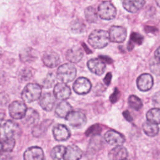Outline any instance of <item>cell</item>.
I'll list each match as a JSON object with an SVG mask.
<instances>
[{
	"label": "cell",
	"instance_id": "6da1fadb",
	"mask_svg": "<svg viewBox=\"0 0 160 160\" xmlns=\"http://www.w3.org/2000/svg\"><path fill=\"white\" fill-rule=\"evenodd\" d=\"M109 42L108 32L104 30L96 29L93 31L89 36L88 42L95 49L105 48Z\"/></svg>",
	"mask_w": 160,
	"mask_h": 160
},
{
	"label": "cell",
	"instance_id": "7a4b0ae2",
	"mask_svg": "<svg viewBox=\"0 0 160 160\" xmlns=\"http://www.w3.org/2000/svg\"><path fill=\"white\" fill-rule=\"evenodd\" d=\"M21 129L14 121L8 120L0 123V138L2 140L14 138L16 135H19Z\"/></svg>",
	"mask_w": 160,
	"mask_h": 160
},
{
	"label": "cell",
	"instance_id": "3957f363",
	"mask_svg": "<svg viewBox=\"0 0 160 160\" xmlns=\"http://www.w3.org/2000/svg\"><path fill=\"white\" fill-rule=\"evenodd\" d=\"M76 76V68L71 63H66L61 65L58 70L56 76L59 80L64 83H68L73 81Z\"/></svg>",
	"mask_w": 160,
	"mask_h": 160
},
{
	"label": "cell",
	"instance_id": "277c9868",
	"mask_svg": "<svg viewBox=\"0 0 160 160\" xmlns=\"http://www.w3.org/2000/svg\"><path fill=\"white\" fill-rule=\"evenodd\" d=\"M42 89L40 85L36 83H29L21 92L22 100L26 102H31L38 100L41 95Z\"/></svg>",
	"mask_w": 160,
	"mask_h": 160
},
{
	"label": "cell",
	"instance_id": "5b68a950",
	"mask_svg": "<svg viewBox=\"0 0 160 160\" xmlns=\"http://www.w3.org/2000/svg\"><path fill=\"white\" fill-rule=\"evenodd\" d=\"M98 15L104 20L113 19L116 15V9L110 1H103L98 7Z\"/></svg>",
	"mask_w": 160,
	"mask_h": 160
},
{
	"label": "cell",
	"instance_id": "8992f818",
	"mask_svg": "<svg viewBox=\"0 0 160 160\" xmlns=\"http://www.w3.org/2000/svg\"><path fill=\"white\" fill-rule=\"evenodd\" d=\"M27 110L26 105L21 101H15L9 106L10 116L15 119H22Z\"/></svg>",
	"mask_w": 160,
	"mask_h": 160
},
{
	"label": "cell",
	"instance_id": "52a82bcc",
	"mask_svg": "<svg viewBox=\"0 0 160 160\" xmlns=\"http://www.w3.org/2000/svg\"><path fill=\"white\" fill-rule=\"evenodd\" d=\"M69 124L74 128H80L86 122V115L81 111H71L65 118Z\"/></svg>",
	"mask_w": 160,
	"mask_h": 160
},
{
	"label": "cell",
	"instance_id": "ba28073f",
	"mask_svg": "<svg viewBox=\"0 0 160 160\" xmlns=\"http://www.w3.org/2000/svg\"><path fill=\"white\" fill-rule=\"evenodd\" d=\"M109 41L113 42H122L126 39L127 32L126 29L119 26H112L109 29L108 33Z\"/></svg>",
	"mask_w": 160,
	"mask_h": 160
},
{
	"label": "cell",
	"instance_id": "9c48e42d",
	"mask_svg": "<svg viewBox=\"0 0 160 160\" xmlns=\"http://www.w3.org/2000/svg\"><path fill=\"white\" fill-rule=\"evenodd\" d=\"M91 86V83L88 78L79 77L74 82L73 89L78 94H85L90 91Z\"/></svg>",
	"mask_w": 160,
	"mask_h": 160
},
{
	"label": "cell",
	"instance_id": "30bf717a",
	"mask_svg": "<svg viewBox=\"0 0 160 160\" xmlns=\"http://www.w3.org/2000/svg\"><path fill=\"white\" fill-rule=\"evenodd\" d=\"M105 141L111 145L120 146L125 142L124 136L120 132L114 131H108L104 134Z\"/></svg>",
	"mask_w": 160,
	"mask_h": 160
},
{
	"label": "cell",
	"instance_id": "8fae6325",
	"mask_svg": "<svg viewBox=\"0 0 160 160\" xmlns=\"http://www.w3.org/2000/svg\"><path fill=\"white\" fill-rule=\"evenodd\" d=\"M54 96L58 99L66 100L68 99L71 94L70 88L64 82L56 84L54 88Z\"/></svg>",
	"mask_w": 160,
	"mask_h": 160
},
{
	"label": "cell",
	"instance_id": "7c38bea8",
	"mask_svg": "<svg viewBox=\"0 0 160 160\" xmlns=\"http://www.w3.org/2000/svg\"><path fill=\"white\" fill-rule=\"evenodd\" d=\"M153 86V78L148 73L141 74L137 79V86L141 91H147L151 89Z\"/></svg>",
	"mask_w": 160,
	"mask_h": 160
},
{
	"label": "cell",
	"instance_id": "4fadbf2b",
	"mask_svg": "<svg viewBox=\"0 0 160 160\" xmlns=\"http://www.w3.org/2000/svg\"><path fill=\"white\" fill-rule=\"evenodd\" d=\"M43 150L38 146H32L28 148L24 153V160H44Z\"/></svg>",
	"mask_w": 160,
	"mask_h": 160
},
{
	"label": "cell",
	"instance_id": "5bb4252c",
	"mask_svg": "<svg viewBox=\"0 0 160 160\" xmlns=\"http://www.w3.org/2000/svg\"><path fill=\"white\" fill-rule=\"evenodd\" d=\"M87 65L89 69L92 72L98 76L102 75L106 69L105 63L102 60L98 58L91 59L88 61Z\"/></svg>",
	"mask_w": 160,
	"mask_h": 160
},
{
	"label": "cell",
	"instance_id": "9a60e30c",
	"mask_svg": "<svg viewBox=\"0 0 160 160\" xmlns=\"http://www.w3.org/2000/svg\"><path fill=\"white\" fill-rule=\"evenodd\" d=\"M82 156V151L76 145H69L65 148L64 160H79Z\"/></svg>",
	"mask_w": 160,
	"mask_h": 160
},
{
	"label": "cell",
	"instance_id": "2e32d148",
	"mask_svg": "<svg viewBox=\"0 0 160 160\" xmlns=\"http://www.w3.org/2000/svg\"><path fill=\"white\" fill-rule=\"evenodd\" d=\"M52 133L54 139L58 141H66L71 136L69 130L64 124H58L54 126Z\"/></svg>",
	"mask_w": 160,
	"mask_h": 160
},
{
	"label": "cell",
	"instance_id": "e0dca14e",
	"mask_svg": "<svg viewBox=\"0 0 160 160\" xmlns=\"http://www.w3.org/2000/svg\"><path fill=\"white\" fill-rule=\"evenodd\" d=\"M42 60L45 66L52 68L56 67L59 64L60 57L57 52L51 51L43 54Z\"/></svg>",
	"mask_w": 160,
	"mask_h": 160
},
{
	"label": "cell",
	"instance_id": "ac0fdd59",
	"mask_svg": "<svg viewBox=\"0 0 160 160\" xmlns=\"http://www.w3.org/2000/svg\"><path fill=\"white\" fill-rule=\"evenodd\" d=\"M84 53L82 49L78 46L71 48L66 52V58L67 60L72 63L79 62L82 59Z\"/></svg>",
	"mask_w": 160,
	"mask_h": 160
},
{
	"label": "cell",
	"instance_id": "d6986e66",
	"mask_svg": "<svg viewBox=\"0 0 160 160\" xmlns=\"http://www.w3.org/2000/svg\"><path fill=\"white\" fill-rule=\"evenodd\" d=\"M39 99V104L41 107L45 111H49L52 109L55 104V97L50 92L44 93L42 95Z\"/></svg>",
	"mask_w": 160,
	"mask_h": 160
},
{
	"label": "cell",
	"instance_id": "ffe728a7",
	"mask_svg": "<svg viewBox=\"0 0 160 160\" xmlns=\"http://www.w3.org/2000/svg\"><path fill=\"white\" fill-rule=\"evenodd\" d=\"M145 0H122V6L128 12L134 13L139 11L144 5Z\"/></svg>",
	"mask_w": 160,
	"mask_h": 160
},
{
	"label": "cell",
	"instance_id": "44dd1931",
	"mask_svg": "<svg viewBox=\"0 0 160 160\" xmlns=\"http://www.w3.org/2000/svg\"><path fill=\"white\" fill-rule=\"evenodd\" d=\"M109 156L111 160H121L126 158L128 156V151L122 145L116 146L110 151Z\"/></svg>",
	"mask_w": 160,
	"mask_h": 160
},
{
	"label": "cell",
	"instance_id": "7402d4cb",
	"mask_svg": "<svg viewBox=\"0 0 160 160\" xmlns=\"http://www.w3.org/2000/svg\"><path fill=\"white\" fill-rule=\"evenodd\" d=\"M72 106L66 101L60 102L55 109L56 114L61 118H66L68 114L72 111Z\"/></svg>",
	"mask_w": 160,
	"mask_h": 160
},
{
	"label": "cell",
	"instance_id": "603a6c76",
	"mask_svg": "<svg viewBox=\"0 0 160 160\" xmlns=\"http://www.w3.org/2000/svg\"><path fill=\"white\" fill-rule=\"evenodd\" d=\"M24 122L28 125H32L36 124L39 119V115L38 112L32 108L27 109L25 115L23 118Z\"/></svg>",
	"mask_w": 160,
	"mask_h": 160
},
{
	"label": "cell",
	"instance_id": "cb8c5ba5",
	"mask_svg": "<svg viewBox=\"0 0 160 160\" xmlns=\"http://www.w3.org/2000/svg\"><path fill=\"white\" fill-rule=\"evenodd\" d=\"M142 129L145 134L150 137H154L156 136L159 132L158 124L150 122L149 121L145 122L142 125Z\"/></svg>",
	"mask_w": 160,
	"mask_h": 160
},
{
	"label": "cell",
	"instance_id": "d4e9b609",
	"mask_svg": "<svg viewBox=\"0 0 160 160\" xmlns=\"http://www.w3.org/2000/svg\"><path fill=\"white\" fill-rule=\"evenodd\" d=\"M20 59L22 62H32L36 58V52L31 48H26L22 50L19 54Z\"/></svg>",
	"mask_w": 160,
	"mask_h": 160
},
{
	"label": "cell",
	"instance_id": "484cf974",
	"mask_svg": "<svg viewBox=\"0 0 160 160\" xmlns=\"http://www.w3.org/2000/svg\"><path fill=\"white\" fill-rule=\"evenodd\" d=\"M144 38L143 36L138 33V32H132L130 36L129 41L128 44V51H131L134 47V45H140L143 42Z\"/></svg>",
	"mask_w": 160,
	"mask_h": 160
},
{
	"label": "cell",
	"instance_id": "4316f807",
	"mask_svg": "<svg viewBox=\"0 0 160 160\" xmlns=\"http://www.w3.org/2000/svg\"><path fill=\"white\" fill-rule=\"evenodd\" d=\"M146 118L148 121L159 124L160 121L159 109L158 108H155L149 110L146 113Z\"/></svg>",
	"mask_w": 160,
	"mask_h": 160
},
{
	"label": "cell",
	"instance_id": "83f0119b",
	"mask_svg": "<svg viewBox=\"0 0 160 160\" xmlns=\"http://www.w3.org/2000/svg\"><path fill=\"white\" fill-rule=\"evenodd\" d=\"M86 21L89 23H94L98 21V15L96 9L92 6H89L84 10Z\"/></svg>",
	"mask_w": 160,
	"mask_h": 160
},
{
	"label": "cell",
	"instance_id": "f1b7e54d",
	"mask_svg": "<svg viewBox=\"0 0 160 160\" xmlns=\"http://www.w3.org/2000/svg\"><path fill=\"white\" fill-rule=\"evenodd\" d=\"M51 122L49 120L44 121L41 123V124H38L35 126L32 131V133L34 136L39 137L41 136L45 131L48 129L49 126L50 125Z\"/></svg>",
	"mask_w": 160,
	"mask_h": 160
},
{
	"label": "cell",
	"instance_id": "f546056e",
	"mask_svg": "<svg viewBox=\"0 0 160 160\" xmlns=\"http://www.w3.org/2000/svg\"><path fill=\"white\" fill-rule=\"evenodd\" d=\"M64 146L59 145L54 147L51 151V156L53 160H64V154L65 151Z\"/></svg>",
	"mask_w": 160,
	"mask_h": 160
},
{
	"label": "cell",
	"instance_id": "4dcf8cb0",
	"mask_svg": "<svg viewBox=\"0 0 160 160\" xmlns=\"http://www.w3.org/2000/svg\"><path fill=\"white\" fill-rule=\"evenodd\" d=\"M71 30L74 33H81L86 28V25L79 19H75L72 21L70 25Z\"/></svg>",
	"mask_w": 160,
	"mask_h": 160
},
{
	"label": "cell",
	"instance_id": "1f68e13d",
	"mask_svg": "<svg viewBox=\"0 0 160 160\" xmlns=\"http://www.w3.org/2000/svg\"><path fill=\"white\" fill-rule=\"evenodd\" d=\"M128 104L131 108L136 111L139 110L142 106V102L141 100L135 95H131L129 97Z\"/></svg>",
	"mask_w": 160,
	"mask_h": 160
},
{
	"label": "cell",
	"instance_id": "d6a6232c",
	"mask_svg": "<svg viewBox=\"0 0 160 160\" xmlns=\"http://www.w3.org/2000/svg\"><path fill=\"white\" fill-rule=\"evenodd\" d=\"M15 139L9 138L2 140L1 143L2 146V151L5 152H11L13 150L15 146Z\"/></svg>",
	"mask_w": 160,
	"mask_h": 160
},
{
	"label": "cell",
	"instance_id": "836d02e7",
	"mask_svg": "<svg viewBox=\"0 0 160 160\" xmlns=\"http://www.w3.org/2000/svg\"><path fill=\"white\" fill-rule=\"evenodd\" d=\"M56 81V76L52 72L48 74L42 82V87L44 88H51L54 84Z\"/></svg>",
	"mask_w": 160,
	"mask_h": 160
},
{
	"label": "cell",
	"instance_id": "e575fe53",
	"mask_svg": "<svg viewBox=\"0 0 160 160\" xmlns=\"http://www.w3.org/2000/svg\"><path fill=\"white\" fill-rule=\"evenodd\" d=\"M32 71L29 68H24L22 69L19 74V79L21 81H27L31 79L32 77Z\"/></svg>",
	"mask_w": 160,
	"mask_h": 160
},
{
	"label": "cell",
	"instance_id": "d590c367",
	"mask_svg": "<svg viewBox=\"0 0 160 160\" xmlns=\"http://www.w3.org/2000/svg\"><path fill=\"white\" fill-rule=\"evenodd\" d=\"M101 131V126L99 124H94L87 129L86 132V134L87 136H97L99 134Z\"/></svg>",
	"mask_w": 160,
	"mask_h": 160
},
{
	"label": "cell",
	"instance_id": "8d00e7d4",
	"mask_svg": "<svg viewBox=\"0 0 160 160\" xmlns=\"http://www.w3.org/2000/svg\"><path fill=\"white\" fill-rule=\"evenodd\" d=\"M150 69L151 71L156 75H159V61H152L150 64Z\"/></svg>",
	"mask_w": 160,
	"mask_h": 160
},
{
	"label": "cell",
	"instance_id": "74e56055",
	"mask_svg": "<svg viewBox=\"0 0 160 160\" xmlns=\"http://www.w3.org/2000/svg\"><path fill=\"white\" fill-rule=\"evenodd\" d=\"M119 96H120V91L118 90V88H115L114 90V92L109 97V99H110V101L112 102V103H114L116 102L119 98Z\"/></svg>",
	"mask_w": 160,
	"mask_h": 160
},
{
	"label": "cell",
	"instance_id": "f35d334b",
	"mask_svg": "<svg viewBox=\"0 0 160 160\" xmlns=\"http://www.w3.org/2000/svg\"><path fill=\"white\" fill-rule=\"evenodd\" d=\"M9 98L5 92H0V106H4L9 102Z\"/></svg>",
	"mask_w": 160,
	"mask_h": 160
},
{
	"label": "cell",
	"instance_id": "ab89813d",
	"mask_svg": "<svg viewBox=\"0 0 160 160\" xmlns=\"http://www.w3.org/2000/svg\"><path fill=\"white\" fill-rule=\"evenodd\" d=\"M111 78H112V74H111V72H108L106 74L104 79V83L107 86H109V84L111 83Z\"/></svg>",
	"mask_w": 160,
	"mask_h": 160
},
{
	"label": "cell",
	"instance_id": "60d3db41",
	"mask_svg": "<svg viewBox=\"0 0 160 160\" xmlns=\"http://www.w3.org/2000/svg\"><path fill=\"white\" fill-rule=\"evenodd\" d=\"M144 30L148 33V32H157L158 31V29L156 27H152V26H146L144 28Z\"/></svg>",
	"mask_w": 160,
	"mask_h": 160
},
{
	"label": "cell",
	"instance_id": "b9f144b4",
	"mask_svg": "<svg viewBox=\"0 0 160 160\" xmlns=\"http://www.w3.org/2000/svg\"><path fill=\"white\" fill-rule=\"evenodd\" d=\"M99 59L102 60L104 62H107L108 64L112 62V59H111L109 57L105 56H99Z\"/></svg>",
	"mask_w": 160,
	"mask_h": 160
},
{
	"label": "cell",
	"instance_id": "7bdbcfd3",
	"mask_svg": "<svg viewBox=\"0 0 160 160\" xmlns=\"http://www.w3.org/2000/svg\"><path fill=\"white\" fill-rule=\"evenodd\" d=\"M122 114H123V116H124V118H125L127 121H129V122L132 121V116H131V114H130V113H129V112L128 111H124Z\"/></svg>",
	"mask_w": 160,
	"mask_h": 160
},
{
	"label": "cell",
	"instance_id": "ee69618b",
	"mask_svg": "<svg viewBox=\"0 0 160 160\" xmlns=\"http://www.w3.org/2000/svg\"><path fill=\"white\" fill-rule=\"evenodd\" d=\"M152 102L153 103L155 104H159V92H158L156 94H154V96H153L152 98Z\"/></svg>",
	"mask_w": 160,
	"mask_h": 160
},
{
	"label": "cell",
	"instance_id": "f6af8a7d",
	"mask_svg": "<svg viewBox=\"0 0 160 160\" xmlns=\"http://www.w3.org/2000/svg\"><path fill=\"white\" fill-rule=\"evenodd\" d=\"M5 81V74L4 72L0 71V84L4 83Z\"/></svg>",
	"mask_w": 160,
	"mask_h": 160
},
{
	"label": "cell",
	"instance_id": "bcb514c9",
	"mask_svg": "<svg viewBox=\"0 0 160 160\" xmlns=\"http://www.w3.org/2000/svg\"><path fill=\"white\" fill-rule=\"evenodd\" d=\"M159 47H158L156 50L155 51V52H154V56H155V59L157 60V61H159Z\"/></svg>",
	"mask_w": 160,
	"mask_h": 160
},
{
	"label": "cell",
	"instance_id": "7dc6e473",
	"mask_svg": "<svg viewBox=\"0 0 160 160\" xmlns=\"http://www.w3.org/2000/svg\"><path fill=\"white\" fill-rule=\"evenodd\" d=\"M5 116V112L4 110L0 109V120H2Z\"/></svg>",
	"mask_w": 160,
	"mask_h": 160
},
{
	"label": "cell",
	"instance_id": "c3c4849f",
	"mask_svg": "<svg viewBox=\"0 0 160 160\" xmlns=\"http://www.w3.org/2000/svg\"><path fill=\"white\" fill-rule=\"evenodd\" d=\"M2 151V143H1V142L0 141V154H1Z\"/></svg>",
	"mask_w": 160,
	"mask_h": 160
},
{
	"label": "cell",
	"instance_id": "681fc988",
	"mask_svg": "<svg viewBox=\"0 0 160 160\" xmlns=\"http://www.w3.org/2000/svg\"><path fill=\"white\" fill-rule=\"evenodd\" d=\"M155 1L156 2L157 5L159 6V0H155Z\"/></svg>",
	"mask_w": 160,
	"mask_h": 160
},
{
	"label": "cell",
	"instance_id": "f907efd6",
	"mask_svg": "<svg viewBox=\"0 0 160 160\" xmlns=\"http://www.w3.org/2000/svg\"><path fill=\"white\" fill-rule=\"evenodd\" d=\"M2 49L0 48V56L2 55Z\"/></svg>",
	"mask_w": 160,
	"mask_h": 160
},
{
	"label": "cell",
	"instance_id": "816d5d0a",
	"mask_svg": "<svg viewBox=\"0 0 160 160\" xmlns=\"http://www.w3.org/2000/svg\"><path fill=\"white\" fill-rule=\"evenodd\" d=\"M121 160H129V159H126V158H124V159H121Z\"/></svg>",
	"mask_w": 160,
	"mask_h": 160
}]
</instances>
